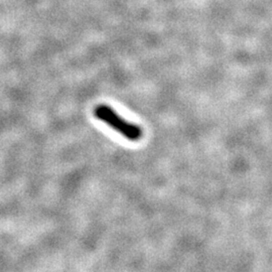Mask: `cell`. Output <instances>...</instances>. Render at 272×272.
Listing matches in <instances>:
<instances>
[{"mask_svg": "<svg viewBox=\"0 0 272 272\" xmlns=\"http://www.w3.org/2000/svg\"><path fill=\"white\" fill-rule=\"evenodd\" d=\"M94 115L97 119L105 122L112 129L116 130L130 141H138L143 135V131L140 126L125 120L108 105H98L94 110Z\"/></svg>", "mask_w": 272, "mask_h": 272, "instance_id": "1", "label": "cell"}]
</instances>
